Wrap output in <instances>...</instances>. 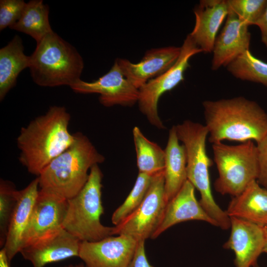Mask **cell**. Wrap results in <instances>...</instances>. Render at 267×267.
Segmentation results:
<instances>
[{"mask_svg":"<svg viewBox=\"0 0 267 267\" xmlns=\"http://www.w3.org/2000/svg\"><path fill=\"white\" fill-rule=\"evenodd\" d=\"M214 161L219 177L214 186L222 195L236 196L259 176L257 146L252 140L236 145L212 144Z\"/></svg>","mask_w":267,"mask_h":267,"instance_id":"52a82bcc","label":"cell"},{"mask_svg":"<svg viewBox=\"0 0 267 267\" xmlns=\"http://www.w3.org/2000/svg\"><path fill=\"white\" fill-rule=\"evenodd\" d=\"M259 176L257 182L267 189V134L257 143Z\"/></svg>","mask_w":267,"mask_h":267,"instance_id":"f546056e","label":"cell"},{"mask_svg":"<svg viewBox=\"0 0 267 267\" xmlns=\"http://www.w3.org/2000/svg\"><path fill=\"white\" fill-rule=\"evenodd\" d=\"M67 207V199L40 189L23 236L21 249L63 228Z\"/></svg>","mask_w":267,"mask_h":267,"instance_id":"8fae6325","label":"cell"},{"mask_svg":"<svg viewBox=\"0 0 267 267\" xmlns=\"http://www.w3.org/2000/svg\"><path fill=\"white\" fill-rule=\"evenodd\" d=\"M164 152V189L168 203L187 180L185 149L179 143L176 126L169 131Z\"/></svg>","mask_w":267,"mask_h":267,"instance_id":"ffe728a7","label":"cell"},{"mask_svg":"<svg viewBox=\"0 0 267 267\" xmlns=\"http://www.w3.org/2000/svg\"><path fill=\"white\" fill-rule=\"evenodd\" d=\"M229 12L227 0H202L194 9L195 22L189 34L203 52H212L217 33Z\"/></svg>","mask_w":267,"mask_h":267,"instance_id":"ac0fdd59","label":"cell"},{"mask_svg":"<svg viewBox=\"0 0 267 267\" xmlns=\"http://www.w3.org/2000/svg\"><path fill=\"white\" fill-rule=\"evenodd\" d=\"M265 231H266V243L265 246V248L264 249L263 253H267V225L264 226Z\"/></svg>","mask_w":267,"mask_h":267,"instance_id":"d6a6232c","label":"cell"},{"mask_svg":"<svg viewBox=\"0 0 267 267\" xmlns=\"http://www.w3.org/2000/svg\"><path fill=\"white\" fill-rule=\"evenodd\" d=\"M144 244L145 241H138L134 257L129 267H154L147 260Z\"/></svg>","mask_w":267,"mask_h":267,"instance_id":"4dcf8cb0","label":"cell"},{"mask_svg":"<svg viewBox=\"0 0 267 267\" xmlns=\"http://www.w3.org/2000/svg\"><path fill=\"white\" fill-rule=\"evenodd\" d=\"M197 220L217 226L202 208L195 195V187L187 180L176 195L167 203L157 229L151 238H157L171 226L181 222Z\"/></svg>","mask_w":267,"mask_h":267,"instance_id":"d6986e66","label":"cell"},{"mask_svg":"<svg viewBox=\"0 0 267 267\" xmlns=\"http://www.w3.org/2000/svg\"><path fill=\"white\" fill-rule=\"evenodd\" d=\"M26 2L23 0H0V31L10 27L20 18Z\"/></svg>","mask_w":267,"mask_h":267,"instance_id":"f1b7e54d","label":"cell"},{"mask_svg":"<svg viewBox=\"0 0 267 267\" xmlns=\"http://www.w3.org/2000/svg\"><path fill=\"white\" fill-rule=\"evenodd\" d=\"M17 191L11 181H0V244L4 245L10 218L14 208Z\"/></svg>","mask_w":267,"mask_h":267,"instance_id":"4316f807","label":"cell"},{"mask_svg":"<svg viewBox=\"0 0 267 267\" xmlns=\"http://www.w3.org/2000/svg\"><path fill=\"white\" fill-rule=\"evenodd\" d=\"M74 135L73 143L52 160L38 177L40 189L67 200L84 186L91 168L105 160L87 136L79 132Z\"/></svg>","mask_w":267,"mask_h":267,"instance_id":"3957f363","label":"cell"},{"mask_svg":"<svg viewBox=\"0 0 267 267\" xmlns=\"http://www.w3.org/2000/svg\"><path fill=\"white\" fill-rule=\"evenodd\" d=\"M30 57L31 76L39 86L70 87L81 79L84 67L82 57L54 31L37 43Z\"/></svg>","mask_w":267,"mask_h":267,"instance_id":"5b68a950","label":"cell"},{"mask_svg":"<svg viewBox=\"0 0 267 267\" xmlns=\"http://www.w3.org/2000/svg\"><path fill=\"white\" fill-rule=\"evenodd\" d=\"M254 267H259L257 265L256 266H255Z\"/></svg>","mask_w":267,"mask_h":267,"instance_id":"e575fe53","label":"cell"},{"mask_svg":"<svg viewBox=\"0 0 267 267\" xmlns=\"http://www.w3.org/2000/svg\"><path fill=\"white\" fill-rule=\"evenodd\" d=\"M209 141H260L267 134V113L255 101L243 96L202 103Z\"/></svg>","mask_w":267,"mask_h":267,"instance_id":"7a4b0ae2","label":"cell"},{"mask_svg":"<svg viewBox=\"0 0 267 267\" xmlns=\"http://www.w3.org/2000/svg\"><path fill=\"white\" fill-rule=\"evenodd\" d=\"M38 177L26 187L18 190L16 204L12 213L4 245L2 248L9 264L20 253L24 233L28 225L39 192Z\"/></svg>","mask_w":267,"mask_h":267,"instance_id":"e0dca14e","label":"cell"},{"mask_svg":"<svg viewBox=\"0 0 267 267\" xmlns=\"http://www.w3.org/2000/svg\"><path fill=\"white\" fill-rule=\"evenodd\" d=\"M22 39L15 35L0 49V100L2 101L15 85L19 74L29 67L30 56L24 52Z\"/></svg>","mask_w":267,"mask_h":267,"instance_id":"7402d4cb","label":"cell"},{"mask_svg":"<svg viewBox=\"0 0 267 267\" xmlns=\"http://www.w3.org/2000/svg\"><path fill=\"white\" fill-rule=\"evenodd\" d=\"M64 267H86L82 264H77V265H70L68 266H66Z\"/></svg>","mask_w":267,"mask_h":267,"instance_id":"836d02e7","label":"cell"},{"mask_svg":"<svg viewBox=\"0 0 267 267\" xmlns=\"http://www.w3.org/2000/svg\"><path fill=\"white\" fill-rule=\"evenodd\" d=\"M49 12V6L43 0H30L26 2L19 20L9 28L31 36L37 43L53 32Z\"/></svg>","mask_w":267,"mask_h":267,"instance_id":"603a6c76","label":"cell"},{"mask_svg":"<svg viewBox=\"0 0 267 267\" xmlns=\"http://www.w3.org/2000/svg\"><path fill=\"white\" fill-rule=\"evenodd\" d=\"M200 52L203 51L188 34L180 47L179 56L175 64L138 89L139 109L152 125L159 129L165 128L158 115L159 99L163 93L172 89L184 80V73L189 67L190 59Z\"/></svg>","mask_w":267,"mask_h":267,"instance_id":"ba28073f","label":"cell"},{"mask_svg":"<svg viewBox=\"0 0 267 267\" xmlns=\"http://www.w3.org/2000/svg\"><path fill=\"white\" fill-rule=\"evenodd\" d=\"M70 88L76 93L99 94L100 103L106 107L131 106L138 99V89L125 77L116 60L110 70L98 79L91 82L80 79Z\"/></svg>","mask_w":267,"mask_h":267,"instance_id":"30bf717a","label":"cell"},{"mask_svg":"<svg viewBox=\"0 0 267 267\" xmlns=\"http://www.w3.org/2000/svg\"><path fill=\"white\" fill-rule=\"evenodd\" d=\"M255 25L259 28L261 32V41L267 47V5L264 12Z\"/></svg>","mask_w":267,"mask_h":267,"instance_id":"1f68e13d","label":"cell"},{"mask_svg":"<svg viewBox=\"0 0 267 267\" xmlns=\"http://www.w3.org/2000/svg\"><path fill=\"white\" fill-rule=\"evenodd\" d=\"M180 47L169 46L147 50L137 63L123 58L117 61L125 77L139 89L151 79L171 68L178 60Z\"/></svg>","mask_w":267,"mask_h":267,"instance_id":"9a60e30c","label":"cell"},{"mask_svg":"<svg viewBox=\"0 0 267 267\" xmlns=\"http://www.w3.org/2000/svg\"><path fill=\"white\" fill-rule=\"evenodd\" d=\"M81 242L79 257L86 267H129L138 241L124 234Z\"/></svg>","mask_w":267,"mask_h":267,"instance_id":"7c38bea8","label":"cell"},{"mask_svg":"<svg viewBox=\"0 0 267 267\" xmlns=\"http://www.w3.org/2000/svg\"><path fill=\"white\" fill-rule=\"evenodd\" d=\"M70 113L63 106H50L44 115L22 127L16 142L19 160L29 173L37 176L74 141L68 127Z\"/></svg>","mask_w":267,"mask_h":267,"instance_id":"6da1fadb","label":"cell"},{"mask_svg":"<svg viewBox=\"0 0 267 267\" xmlns=\"http://www.w3.org/2000/svg\"><path fill=\"white\" fill-rule=\"evenodd\" d=\"M154 176L139 173L135 183L123 202L113 213L111 220L117 225L134 212L143 201Z\"/></svg>","mask_w":267,"mask_h":267,"instance_id":"484cf974","label":"cell"},{"mask_svg":"<svg viewBox=\"0 0 267 267\" xmlns=\"http://www.w3.org/2000/svg\"><path fill=\"white\" fill-rule=\"evenodd\" d=\"M230 219V234L224 248L234 252L236 267H254L266 243L264 226L236 217Z\"/></svg>","mask_w":267,"mask_h":267,"instance_id":"4fadbf2b","label":"cell"},{"mask_svg":"<svg viewBox=\"0 0 267 267\" xmlns=\"http://www.w3.org/2000/svg\"><path fill=\"white\" fill-rule=\"evenodd\" d=\"M167 203L162 171L154 175L139 207L121 223L113 226V235H127L137 241L152 238L160 223Z\"/></svg>","mask_w":267,"mask_h":267,"instance_id":"9c48e42d","label":"cell"},{"mask_svg":"<svg viewBox=\"0 0 267 267\" xmlns=\"http://www.w3.org/2000/svg\"><path fill=\"white\" fill-rule=\"evenodd\" d=\"M229 217H236L253 223L267 225V189L257 180L252 182L239 195L234 196L226 211Z\"/></svg>","mask_w":267,"mask_h":267,"instance_id":"44dd1931","label":"cell"},{"mask_svg":"<svg viewBox=\"0 0 267 267\" xmlns=\"http://www.w3.org/2000/svg\"><path fill=\"white\" fill-rule=\"evenodd\" d=\"M249 25L229 9L225 23L217 37L213 50L212 70L226 67L246 51L250 50Z\"/></svg>","mask_w":267,"mask_h":267,"instance_id":"2e32d148","label":"cell"},{"mask_svg":"<svg viewBox=\"0 0 267 267\" xmlns=\"http://www.w3.org/2000/svg\"><path fill=\"white\" fill-rule=\"evenodd\" d=\"M133 135L139 173L154 176L164 171V150L147 138L138 127L134 128Z\"/></svg>","mask_w":267,"mask_h":267,"instance_id":"cb8c5ba5","label":"cell"},{"mask_svg":"<svg viewBox=\"0 0 267 267\" xmlns=\"http://www.w3.org/2000/svg\"><path fill=\"white\" fill-rule=\"evenodd\" d=\"M81 241L62 228L22 248L20 253L33 267H44L74 257H79Z\"/></svg>","mask_w":267,"mask_h":267,"instance_id":"5bb4252c","label":"cell"},{"mask_svg":"<svg viewBox=\"0 0 267 267\" xmlns=\"http://www.w3.org/2000/svg\"><path fill=\"white\" fill-rule=\"evenodd\" d=\"M176 128L178 138L185 149L187 180L199 192L200 205L217 226L228 229L230 226V217L216 203L211 191L209 168L212 160L206 151L209 134L207 127L199 123L185 120Z\"/></svg>","mask_w":267,"mask_h":267,"instance_id":"277c9868","label":"cell"},{"mask_svg":"<svg viewBox=\"0 0 267 267\" xmlns=\"http://www.w3.org/2000/svg\"><path fill=\"white\" fill-rule=\"evenodd\" d=\"M227 0L229 9L249 26L255 24L267 5V0Z\"/></svg>","mask_w":267,"mask_h":267,"instance_id":"83f0119b","label":"cell"},{"mask_svg":"<svg viewBox=\"0 0 267 267\" xmlns=\"http://www.w3.org/2000/svg\"><path fill=\"white\" fill-rule=\"evenodd\" d=\"M103 175L98 164L92 166L86 183L75 196L68 200L62 227L81 242H94L113 235V227L102 224L100 217Z\"/></svg>","mask_w":267,"mask_h":267,"instance_id":"8992f818","label":"cell"},{"mask_svg":"<svg viewBox=\"0 0 267 267\" xmlns=\"http://www.w3.org/2000/svg\"><path fill=\"white\" fill-rule=\"evenodd\" d=\"M235 78L262 84L267 87V63L246 51L227 66Z\"/></svg>","mask_w":267,"mask_h":267,"instance_id":"d4e9b609","label":"cell"}]
</instances>
